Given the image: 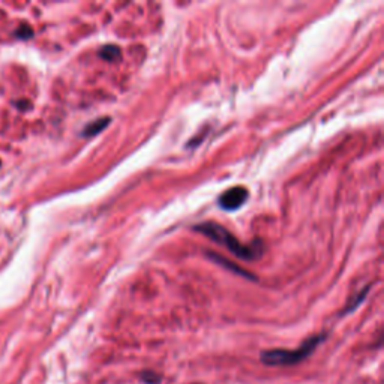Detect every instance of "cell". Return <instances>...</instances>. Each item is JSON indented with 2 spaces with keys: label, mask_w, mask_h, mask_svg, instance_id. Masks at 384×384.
<instances>
[{
  "label": "cell",
  "mask_w": 384,
  "mask_h": 384,
  "mask_svg": "<svg viewBox=\"0 0 384 384\" xmlns=\"http://www.w3.org/2000/svg\"><path fill=\"white\" fill-rule=\"evenodd\" d=\"M194 231L207 236L209 239L216 242L218 245L227 248L231 254H234L242 260L252 261L261 255V248H257L255 245L240 243L234 234H231L227 228L216 224V222H203V224H198L194 227Z\"/></svg>",
  "instance_id": "obj_1"
},
{
  "label": "cell",
  "mask_w": 384,
  "mask_h": 384,
  "mask_svg": "<svg viewBox=\"0 0 384 384\" xmlns=\"http://www.w3.org/2000/svg\"><path fill=\"white\" fill-rule=\"evenodd\" d=\"M324 339H326V335L321 333V335H315L306 339L296 350L276 348V350L263 351L260 356V360L267 366H293V365H297V363L303 362L305 359H308Z\"/></svg>",
  "instance_id": "obj_2"
},
{
  "label": "cell",
  "mask_w": 384,
  "mask_h": 384,
  "mask_svg": "<svg viewBox=\"0 0 384 384\" xmlns=\"http://www.w3.org/2000/svg\"><path fill=\"white\" fill-rule=\"evenodd\" d=\"M249 192L243 186H234L227 189L218 198V204L224 210H237L246 203Z\"/></svg>",
  "instance_id": "obj_3"
},
{
  "label": "cell",
  "mask_w": 384,
  "mask_h": 384,
  "mask_svg": "<svg viewBox=\"0 0 384 384\" xmlns=\"http://www.w3.org/2000/svg\"><path fill=\"white\" fill-rule=\"evenodd\" d=\"M209 257L216 263V264H219V266H222V267H225V269H228V270H231V272H236V273L240 275V276L248 278V279H255L254 275H251L249 272H246L245 269H242V267H236V266L233 264V263L227 261L224 257H221V255H218V254H213V252H209Z\"/></svg>",
  "instance_id": "obj_4"
},
{
  "label": "cell",
  "mask_w": 384,
  "mask_h": 384,
  "mask_svg": "<svg viewBox=\"0 0 384 384\" xmlns=\"http://www.w3.org/2000/svg\"><path fill=\"white\" fill-rule=\"evenodd\" d=\"M110 123V117H102L90 122L84 129H83V137H95L96 134H99L104 128H107Z\"/></svg>",
  "instance_id": "obj_5"
},
{
  "label": "cell",
  "mask_w": 384,
  "mask_h": 384,
  "mask_svg": "<svg viewBox=\"0 0 384 384\" xmlns=\"http://www.w3.org/2000/svg\"><path fill=\"white\" fill-rule=\"evenodd\" d=\"M99 56L104 60H108V62H114V60H117L122 56V51H120L117 45H104L99 51Z\"/></svg>",
  "instance_id": "obj_6"
},
{
  "label": "cell",
  "mask_w": 384,
  "mask_h": 384,
  "mask_svg": "<svg viewBox=\"0 0 384 384\" xmlns=\"http://www.w3.org/2000/svg\"><path fill=\"white\" fill-rule=\"evenodd\" d=\"M368 291H369V287H366V288H363V290H362V293L359 291V293H357V294H356V296H354V297H353L351 300H348V303H347V308H345V309H344V314H347V312H351L353 309H356V308H357V306L360 305V303L363 302V299H365V297H366Z\"/></svg>",
  "instance_id": "obj_7"
},
{
  "label": "cell",
  "mask_w": 384,
  "mask_h": 384,
  "mask_svg": "<svg viewBox=\"0 0 384 384\" xmlns=\"http://www.w3.org/2000/svg\"><path fill=\"white\" fill-rule=\"evenodd\" d=\"M140 378L144 384H161V375L155 371H143L140 374Z\"/></svg>",
  "instance_id": "obj_8"
},
{
  "label": "cell",
  "mask_w": 384,
  "mask_h": 384,
  "mask_svg": "<svg viewBox=\"0 0 384 384\" xmlns=\"http://www.w3.org/2000/svg\"><path fill=\"white\" fill-rule=\"evenodd\" d=\"M14 36L18 38V39H30L33 36V30L27 24H21L14 32Z\"/></svg>",
  "instance_id": "obj_9"
}]
</instances>
